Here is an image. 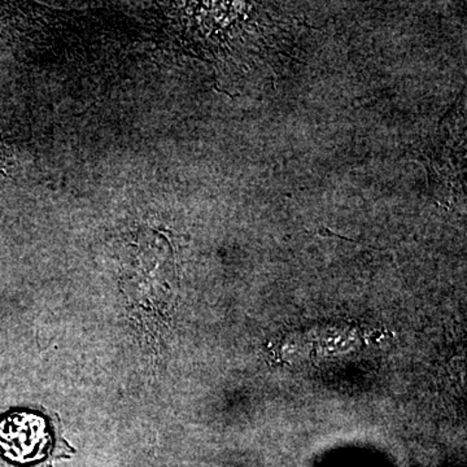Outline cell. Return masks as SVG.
Wrapping results in <instances>:
<instances>
[{"label":"cell","instance_id":"obj_1","mask_svg":"<svg viewBox=\"0 0 467 467\" xmlns=\"http://www.w3.org/2000/svg\"><path fill=\"white\" fill-rule=\"evenodd\" d=\"M51 442L47 422L38 414L15 411L0 420V450L9 460L29 462L42 459Z\"/></svg>","mask_w":467,"mask_h":467},{"label":"cell","instance_id":"obj_2","mask_svg":"<svg viewBox=\"0 0 467 467\" xmlns=\"http://www.w3.org/2000/svg\"><path fill=\"white\" fill-rule=\"evenodd\" d=\"M11 169V153H9L8 147L5 146L2 137H0V182L8 177Z\"/></svg>","mask_w":467,"mask_h":467}]
</instances>
